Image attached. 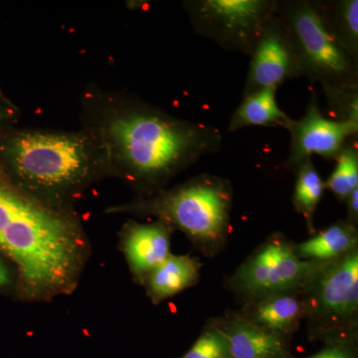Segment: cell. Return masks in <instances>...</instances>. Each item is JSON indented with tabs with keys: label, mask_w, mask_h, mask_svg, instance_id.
<instances>
[{
	"label": "cell",
	"mask_w": 358,
	"mask_h": 358,
	"mask_svg": "<svg viewBox=\"0 0 358 358\" xmlns=\"http://www.w3.org/2000/svg\"><path fill=\"white\" fill-rule=\"evenodd\" d=\"M80 117L82 129L102 148L108 171L150 194L222 147L216 127L174 117L134 94L95 85L82 95Z\"/></svg>",
	"instance_id": "6da1fadb"
},
{
	"label": "cell",
	"mask_w": 358,
	"mask_h": 358,
	"mask_svg": "<svg viewBox=\"0 0 358 358\" xmlns=\"http://www.w3.org/2000/svg\"><path fill=\"white\" fill-rule=\"evenodd\" d=\"M0 252L16 266L28 292L56 293L76 275L81 233L60 205L33 196L0 169Z\"/></svg>",
	"instance_id": "7a4b0ae2"
},
{
	"label": "cell",
	"mask_w": 358,
	"mask_h": 358,
	"mask_svg": "<svg viewBox=\"0 0 358 358\" xmlns=\"http://www.w3.org/2000/svg\"><path fill=\"white\" fill-rule=\"evenodd\" d=\"M0 169L25 192L55 205L56 197L109 173L102 148L83 129H6L0 133Z\"/></svg>",
	"instance_id": "3957f363"
},
{
	"label": "cell",
	"mask_w": 358,
	"mask_h": 358,
	"mask_svg": "<svg viewBox=\"0 0 358 358\" xmlns=\"http://www.w3.org/2000/svg\"><path fill=\"white\" fill-rule=\"evenodd\" d=\"M277 15L288 28L301 77L320 85L338 120L358 122V61L327 29L317 0H279Z\"/></svg>",
	"instance_id": "277c9868"
},
{
	"label": "cell",
	"mask_w": 358,
	"mask_h": 358,
	"mask_svg": "<svg viewBox=\"0 0 358 358\" xmlns=\"http://www.w3.org/2000/svg\"><path fill=\"white\" fill-rule=\"evenodd\" d=\"M232 203L230 181L204 173L129 204L127 210L150 214L178 228L202 254L213 257L227 243Z\"/></svg>",
	"instance_id": "5b68a950"
},
{
	"label": "cell",
	"mask_w": 358,
	"mask_h": 358,
	"mask_svg": "<svg viewBox=\"0 0 358 358\" xmlns=\"http://www.w3.org/2000/svg\"><path fill=\"white\" fill-rule=\"evenodd\" d=\"M315 336L346 339L357 333L358 250L322 266L301 293Z\"/></svg>",
	"instance_id": "8992f818"
},
{
	"label": "cell",
	"mask_w": 358,
	"mask_h": 358,
	"mask_svg": "<svg viewBox=\"0 0 358 358\" xmlns=\"http://www.w3.org/2000/svg\"><path fill=\"white\" fill-rule=\"evenodd\" d=\"M279 0H187L183 8L193 30L225 50L251 55L264 23Z\"/></svg>",
	"instance_id": "52a82bcc"
},
{
	"label": "cell",
	"mask_w": 358,
	"mask_h": 358,
	"mask_svg": "<svg viewBox=\"0 0 358 358\" xmlns=\"http://www.w3.org/2000/svg\"><path fill=\"white\" fill-rule=\"evenodd\" d=\"M291 136L288 159L284 167L291 171L313 155L336 160L348 141L357 138L358 122L329 119L322 115L315 94H313L300 120H291L286 128Z\"/></svg>",
	"instance_id": "ba28073f"
},
{
	"label": "cell",
	"mask_w": 358,
	"mask_h": 358,
	"mask_svg": "<svg viewBox=\"0 0 358 358\" xmlns=\"http://www.w3.org/2000/svg\"><path fill=\"white\" fill-rule=\"evenodd\" d=\"M243 96L301 77L300 66L288 28L277 13L264 23L250 55Z\"/></svg>",
	"instance_id": "9c48e42d"
},
{
	"label": "cell",
	"mask_w": 358,
	"mask_h": 358,
	"mask_svg": "<svg viewBox=\"0 0 358 358\" xmlns=\"http://www.w3.org/2000/svg\"><path fill=\"white\" fill-rule=\"evenodd\" d=\"M173 227L164 221L150 224L129 223L124 248L134 275L147 280L150 273L171 255Z\"/></svg>",
	"instance_id": "30bf717a"
},
{
	"label": "cell",
	"mask_w": 358,
	"mask_h": 358,
	"mask_svg": "<svg viewBox=\"0 0 358 358\" xmlns=\"http://www.w3.org/2000/svg\"><path fill=\"white\" fill-rule=\"evenodd\" d=\"M216 322L227 339L229 358H288L286 338L257 326L241 313Z\"/></svg>",
	"instance_id": "8fae6325"
},
{
	"label": "cell",
	"mask_w": 358,
	"mask_h": 358,
	"mask_svg": "<svg viewBox=\"0 0 358 358\" xmlns=\"http://www.w3.org/2000/svg\"><path fill=\"white\" fill-rule=\"evenodd\" d=\"M291 242L282 234L272 235L247 259L229 282L230 288L246 303L259 300L275 264Z\"/></svg>",
	"instance_id": "7c38bea8"
},
{
	"label": "cell",
	"mask_w": 358,
	"mask_h": 358,
	"mask_svg": "<svg viewBox=\"0 0 358 358\" xmlns=\"http://www.w3.org/2000/svg\"><path fill=\"white\" fill-rule=\"evenodd\" d=\"M241 315L266 331L286 338L305 320V305L301 293L275 294L246 303Z\"/></svg>",
	"instance_id": "4fadbf2b"
},
{
	"label": "cell",
	"mask_w": 358,
	"mask_h": 358,
	"mask_svg": "<svg viewBox=\"0 0 358 358\" xmlns=\"http://www.w3.org/2000/svg\"><path fill=\"white\" fill-rule=\"evenodd\" d=\"M277 90L268 87L243 96L231 117L228 133L255 126L286 129L292 119L278 105Z\"/></svg>",
	"instance_id": "5bb4252c"
},
{
	"label": "cell",
	"mask_w": 358,
	"mask_h": 358,
	"mask_svg": "<svg viewBox=\"0 0 358 358\" xmlns=\"http://www.w3.org/2000/svg\"><path fill=\"white\" fill-rule=\"evenodd\" d=\"M201 267L202 264L197 258L171 254L148 275L147 282L150 296L157 303L194 286L199 282Z\"/></svg>",
	"instance_id": "9a60e30c"
},
{
	"label": "cell",
	"mask_w": 358,
	"mask_h": 358,
	"mask_svg": "<svg viewBox=\"0 0 358 358\" xmlns=\"http://www.w3.org/2000/svg\"><path fill=\"white\" fill-rule=\"evenodd\" d=\"M357 244V228L339 220L307 241L294 245V251L303 260L324 263L355 251Z\"/></svg>",
	"instance_id": "2e32d148"
},
{
	"label": "cell",
	"mask_w": 358,
	"mask_h": 358,
	"mask_svg": "<svg viewBox=\"0 0 358 358\" xmlns=\"http://www.w3.org/2000/svg\"><path fill=\"white\" fill-rule=\"evenodd\" d=\"M320 15L331 36L358 61L357 0H317Z\"/></svg>",
	"instance_id": "e0dca14e"
},
{
	"label": "cell",
	"mask_w": 358,
	"mask_h": 358,
	"mask_svg": "<svg viewBox=\"0 0 358 358\" xmlns=\"http://www.w3.org/2000/svg\"><path fill=\"white\" fill-rule=\"evenodd\" d=\"M294 173H296L293 195L294 209L306 219L308 230L313 233V215L326 186L313 164V159L303 162Z\"/></svg>",
	"instance_id": "ac0fdd59"
},
{
	"label": "cell",
	"mask_w": 358,
	"mask_h": 358,
	"mask_svg": "<svg viewBox=\"0 0 358 358\" xmlns=\"http://www.w3.org/2000/svg\"><path fill=\"white\" fill-rule=\"evenodd\" d=\"M357 138L348 141L336 157V164L324 186L338 197L345 201L348 195L358 187Z\"/></svg>",
	"instance_id": "d6986e66"
},
{
	"label": "cell",
	"mask_w": 358,
	"mask_h": 358,
	"mask_svg": "<svg viewBox=\"0 0 358 358\" xmlns=\"http://www.w3.org/2000/svg\"><path fill=\"white\" fill-rule=\"evenodd\" d=\"M182 358H229L227 339L217 322L209 324Z\"/></svg>",
	"instance_id": "ffe728a7"
},
{
	"label": "cell",
	"mask_w": 358,
	"mask_h": 358,
	"mask_svg": "<svg viewBox=\"0 0 358 358\" xmlns=\"http://www.w3.org/2000/svg\"><path fill=\"white\" fill-rule=\"evenodd\" d=\"M20 117V109L0 92V133L14 128Z\"/></svg>",
	"instance_id": "44dd1931"
},
{
	"label": "cell",
	"mask_w": 358,
	"mask_h": 358,
	"mask_svg": "<svg viewBox=\"0 0 358 358\" xmlns=\"http://www.w3.org/2000/svg\"><path fill=\"white\" fill-rule=\"evenodd\" d=\"M307 358H355V355L346 346V343H338L326 350Z\"/></svg>",
	"instance_id": "7402d4cb"
},
{
	"label": "cell",
	"mask_w": 358,
	"mask_h": 358,
	"mask_svg": "<svg viewBox=\"0 0 358 358\" xmlns=\"http://www.w3.org/2000/svg\"><path fill=\"white\" fill-rule=\"evenodd\" d=\"M348 206V219L346 222L357 227L358 222V187L345 200Z\"/></svg>",
	"instance_id": "603a6c76"
},
{
	"label": "cell",
	"mask_w": 358,
	"mask_h": 358,
	"mask_svg": "<svg viewBox=\"0 0 358 358\" xmlns=\"http://www.w3.org/2000/svg\"><path fill=\"white\" fill-rule=\"evenodd\" d=\"M11 284V275L3 261L0 260V289L6 288Z\"/></svg>",
	"instance_id": "cb8c5ba5"
}]
</instances>
